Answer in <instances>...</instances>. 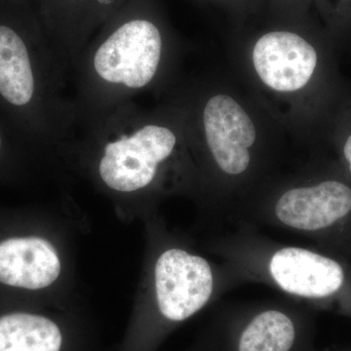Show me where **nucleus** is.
<instances>
[{
  "mask_svg": "<svg viewBox=\"0 0 351 351\" xmlns=\"http://www.w3.org/2000/svg\"><path fill=\"white\" fill-rule=\"evenodd\" d=\"M241 281L267 284L308 308L351 318V263L317 247L279 243L254 226L240 225L232 234L210 242Z\"/></svg>",
  "mask_w": 351,
  "mask_h": 351,
  "instance_id": "f257e3e1",
  "label": "nucleus"
},
{
  "mask_svg": "<svg viewBox=\"0 0 351 351\" xmlns=\"http://www.w3.org/2000/svg\"><path fill=\"white\" fill-rule=\"evenodd\" d=\"M239 282L225 263L215 265L184 247H166L157 255L152 269L154 315L161 325L179 324Z\"/></svg>",
  "mask_w": 351,
  "mask_h": 351,
  "instance_id": "7ed1b4c3",
  "label": "nucleus"
},
{
  "mask_svg": "<svg viewBox=\"0 0 351 351\" xmlns=\"http://www.w3.org/2000/svg\"><path fill=\"white\" fill-rule=\"evenodd\" d=\"M162 47V36L154 23L128 21L98 46L92 58V69L104 84L142 89L158 71Z\"/></svg>",
  "mask_w": 351,
  "mask_h": 351,
  "instance_id": "0eeeda50",
  "label": "nucleus"
},
{
  "mask_svg": "<svg viewBox=\"0 0 351 351\" xmlns=\"http://www.w3.org/2000/svg\"><path fill=\"white\" fill-rule=\"evenodd\" d=\"M177 145L174 131L157 124L124 134L104 147L98 167L101 182L119 193L147 191L158 182Z\"/></svg>",
  "mask_w": 351,
  "mask_h": 351,
  "instance_id": "423d86ee",
  "label": "nucleus"
},
{
  "mask_svg": "<svg viewBox=\"0 0 351 351\" xmlns=\"http://www.w3.org/2000/svg\"><path fill=\"white\" fill-rule=\"evenodd\" d=\"M338 138V165L351 180V110L343 113Z\"/></svg>",
  "mask_w": 351,
  "mask_h": 351,
  "instance_id": "f8f14e48",
  "label": "nucleus"
},
{
  "mask_svg": "<svg viewBox=\"0 0 351 351\" xmlns=\"http://www.w3.org/2000/svg\"><path fill=\"white\" fill-rule=\"evenodd\" d=\"M208 167L219 191H234L254 174L257 130L248 113L228 95H215L203 110Z\"/></svg>",
  "mask_w": 351,
  "mask_h": 351,
  "instance_id": "39448f33",
  "label": "nucleus"
},
{
  "mask_svg": "<svg viewBox=\"0 0 351 351\" xmlns=\"http://www.w3.org/2000/svg\"><path fill=\"white\" fill-rule=\"evenodd\" d=\"M63 337L49 318L29 313L0 317V351H60Z\"/></svg>",
  "mask_w": 351,
  "mask_h": 351,
  "instance_id": "9b49d317",
  "label": "nucleus"
},
{
  "mask_svg": "<svg viewBox=\"0 0 351 351\" xmlns=\"http://www.w3.org/2000/svg\"><path fill=\"white\" fill-rule=\"evenodd\" d=\"M325 351H351V348H345V350H329Z\"/></svg>",
  "mask_w": 351,
  "mask_h": 351,
  "instance_id": "ddd939ff",
  "label": "nucleus"
},
{
  "mask_svg": "<svg viewBox=\"0 0 351 351\" xmlns=\"http://www.w3.org/2000/svg\"><path fill=\"white\" fill-rule=\"evenodd\" d=\"M1 147H2V138H1V136H0V149H1Z\"/></svg>",
  "mask_w": 351,
  "mask_h": 351,
  "instance_id": "4468645a",
  "label": "nucleus"
},
{
  "mask_svg": "<svg viewBox=\"0 0 351 351\" xmlns=\"http://www.w3.org/2000/svg\"><path fill=\"white\" fill-rule=\"evenodd\" d=\"M350 263H351V258H350Z\"/></svg>",
  "mask_w": 351,
  "mask_h": 351,
  "instance_id": "2eb2a0df",
  "label": "nucleus"
},
{
  "mask_svg": "<svg viewBox=\"0 0 351 351\" xmlns=\"http://www.w3.org/2000/svg\"><path fill=\"white\" fill-rule=\"evenodd\" d=\"M61 261L48 240L11 237L0 243V283L29 290L49 287L61 274Z\"/></svg>",
  "mask_w": 351,
  "mask_h": 351,
  "instance_id": "1a4fd4ad",
  "label": "nucleus"
},
{
  "mask_svg": "<svg viewBox=\"0 0 351 351\" xmlns=\"http://www.w3.org/2000/svg\"><path fill=\"white\" fill-rule=\"evenodd\" d=\"M311 308L297 302H265L223 311L214 351H317Z\"/></svg>",
  "mask_w": 351,
  "mask_h": 351,
  "instance_id": "20e7f679",
  "label": "nucleus"
},
{
  "mask_svg": "<svg viewBox=\"0 0 351 351\" xmlns=\"http://www.w3.org/2000/svg\"><path fill=\"white\" fill-rule=\"evenodd\" d=\"M36 87L25 41L11 27L0 25V96L14 107L24 108L34 99Z\"/></svg>",
  "mask_w": 351,
  "mask_h": 351,
  "instance_id": "9d476101",
  "label": "nucleus"
},
{
  "mask_svg": "<svg viewBox=\"0 0 351 351\" xmlns=\"http://www.w3.org/2000/svg\"><path fill=\"white\" fill-rule=\"evenodd\" d=\"M252 59L260 80L283 93L304 89L321 71V53L294 32L265 34L255 44Z\"/></svg>",
  "mask_w": 351,
  "mask_h": 351,
  "instance_id": "6e6552de",
  "label": "nucleus"
},
{
  "mask_svg": "<svg viewBox=\"0 0 351 351\" xmlns=\"http://www.w3.org/2000/svg\"><path fill=\"white\" fill-rule=\"evenodd\" d=\"M237 215L240 225L279 228L350 260L351 180L339 165L246 201Z\"/></svg>",
  "mask_w": 351,
  "mask_h": 351,
  "instance_id": "f03ea898",
  "label": "nucleus"
}]
</instances>
